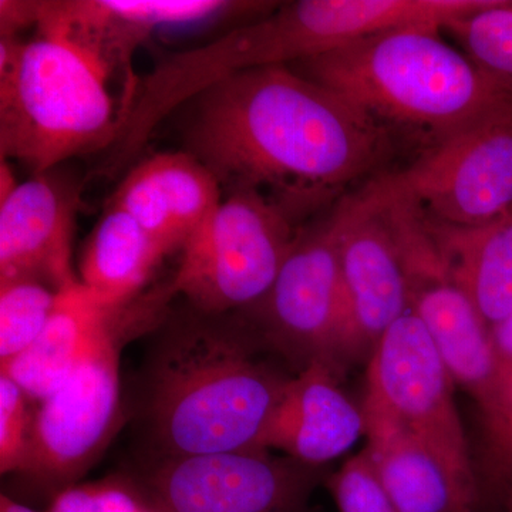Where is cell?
<instances>
[{
    "instance_id": "1",
    "label": "cell",
    "mask_w": 512,
    "mask_h": 512,
    "mask_svg": "<svg viewBox=\"0 0 512 512\" xmlns=\"http://www.w3.org/2000/svg\"><path fill=\"white\" fill-rule=\"evenodd\" d=\"M188 103L185 151L222 192H265L298 217L369 174L389 143L386 128L286 64L232 74Z\"/></svg>"
},
{
    "instance_id": "2",
    "label": "cell",
    "mask_w": 512,
    "mask_h": 512,
    "mask_svg": "<svg viewBox=\"0 0 512 512\" xmlns=\"http://www.w3.org/2000/svg\"><path fill=\"white\" fill-rule=\"evenodd\" d=\"M192 308V306H191ZM265 340L234 313L192 311L158 342L148 421L163 458L261 450L292 377L258 355Z\"/></svg>"
},
{
    "instance_id": "3",
    "label": "cell",
    "mask_w": 512,
    "mask_h": 512,
    "mask_svg": "<svg viewBox=\"0 0 512 512\" xmlns=\"http://www.w3.org/2000/svg\"><path fill=\"white\" fill-rule=\"evenodd\" d=\"M293 69L380 126L403 128L429 140L430 147L512 109L511 80L448 45L439 28L389 30L302 60Z\"/></svg>"
},
{
    "instance_id": "4",
    "label": "cell",
    "mask_w": 512,
    "mask_h": 512,
    "mask_svg": "<svg viewBox=\"0 0 512 512\" xmlns=\"http://www.w3.org/2000/svg\"><path fill=\"white\" fill-rule=\"evenodd\" d=\"M113 73L62 37L0 42V154L33 175L109 151L121 128Z\"/></svg>"
},
{
    "instance_id": "5",
    "label": "cell",
    "mask_w": 512,
    "mask_h": 512,
    "mask_svg": "<svg viewBox=\"0 0 512 512\" xmlns=\"http://www.w3.org/2000/svg\"><path fill=\"white\" fill-rule=\"evenodd\" d=\"M296 218L265 192H227L181 251L171 293L202 312L247 311L271 289L301 234Z\"/></svg>"
},
{
    "instance_id": "6",
    "label": "cell",
    "mask_w": 512,
    "mask_h": 512,
    "mask_svg": "<svg viewBox=\"0 0 512 512\" xmlns=\"http://www.w3.org/2000/svg\"><path fill=\"white\" fill-rule=\"evenodd\" d=\"M454 384L423 323L409 311L387 329L369 357L362 410L426 448L474 505L477 480Z\"/></svg>"
},
{
    "instance_id": "7",
    "label": "cell",
    "mask_w": 512,
    "mask_h": 512,
    "mask_svg": "<svg viewBox=\"0 0 512 512\" xmlns=\"http://www.w3.org/2000/svg\"><path fill=\"white\" fill-rule=\"evenodd\" d=\"M247 313L248 322L302 370L323 360L342 372L348 305L339 255V211L301 229L268 293Z\"/></svg>"
},
{
    "instance_id": "8",
    "label": "cell",
    "mask_w": 512,
    "mask_h": 512,
    "mask_svg": "<svg viewBox=\"0 0 512 512\" xmlns=\"http://www.w3.org/2000/svg\"><path fill=\"white\" fill-rule=\"evenodd\" d=\"M386 204L406 268L410 312L423 323L454 383L483 407L500 367L490 326L451 276L419 205L397 195Z\"/></svg>"
},
{
    "instance_id": "9",
    "label": "cell",
    "mask_w": 512,
    "mask_h": 512,
    "mask_svg": "<svg viewBox=\"0 0 512 512\" xmlns=\"http://www.w3.org/2000/svg\"><path fill=\"white\" fill-rule=\"evenodd\" d=\"M380 181L443 224L478 227L503 217L512 211V109L441 141Z\"/></svg>"
},
{
    "instance_id": "10",
    "label": "cell",
    "mask_w": 512,
    "mask_h": 512,
    "mask_svg": "<svg viewBox=\"0 0 512 512\" xmlns=\"http://www.w3.org/2000/svg\"><path fill=\"white\" fill-rule=\"evenodd\" d=\"M124 308V306H123ZM83 362L33 413L23 474L57 493L72 487L109 443L120 417V359L114 320Z\"/></svg>"
},
{
    "instance_id": "11",
    "label": "cell",
    "mask_w": 512,
    "mask_h": 512,
    "mask_svg": "<svg viewBox=\"0 0 512 512\" xmlns=\"http://www.w3.org/2000/svg\"><path fill=\"white\" fill-rule=\"evenodd\" d=\"M320 473L266 450L167 457L143 493L157 512H302Z\"/></svg>"
},
{
    "instance_id": "12",
    "label": "cell",
    "mask_w": 512,
    "mask_h": 512,
    "mask_svg": "<svg viewBox=\"0 0 512 512\" xmlns=\"http://www.w3.org/2000/svg\"><path fill=\"white\" fill-rule=\"evenodd\" d=\"M338 211L349 320L346 366L370 357L387 329L410 311L409 285L393 222L375 185L340 202Z\"/></svg>"
},
{
    "instance_id": "13",
    "label": "cell",
    "mask_w": 512,
    "mask_h": 512,
    "mask_svg": "<svg viewBox=\"0 0 512 512\" xmlns=\"http://www.w3.org/2000/svg\"><path fill=\"white\" fill-rule=\"evenodd\" d=\"M275 2L221 0H46L37 2L40 35L62 37L99 59L111 73L131 59L154 30L227 13L264 16Z\"/></svg>"
},
{
    "instance_id": "14",
    "label": "cell",
    "mask_w": 512,
    "mask_h": 512,
    "mask_svg": "<svg viewBox=\"0 0 512 512\" xmlns=\"http://www.w3.org/2000/svg\"><path fill=\"white\" fill-rule=\"evenodd\" d=\"M80 185L57 168L0 198V278H30L59 292L79 281L72 245Z\"/></svg>"
},
{
    "instance_id": "15",
    "label": "cell",
    "mask_w": 512,
    "mask_h": 512,
    "mask_svg": "<svg viewBox=\"0 0 512 512\" xmlns=\"http://www.w3.org/2000/svg\"><path fill=\"white\" fill-rule=\"evenodd\" d=\"M224 198L217 178L188 151L158 153L128 170L110 204L168 252L183 251Z\"/></svg>"
},
{
    "instance_id": "16",
    "label": "cell",
    "mask_w": 512,
    "mask_h": 512,
    "mask_svg": "<svg viewBox=\"0 0 512 512\" xmlns=\"http://www.w3.org/2000/svg\"><path fill=\"white\" fill-rule=\"evenodd\" d=\"M339 375L329 363L313 360L292 376L259 448L322 467L355 446L366 431L365 414L340 389Z\"/></svg>"
},
{
    "instance_id": "17",
    "label": "cell",
    "mask_w": 512,
    "mask_h": 512,
    "mask_svg": "<svg viewBox=\"0 0 512 512\" xmlns=\"http://www.w3.org/2000/svg\"><path fill=\"white\" fill-rule=\"evenodd\" d=\"M121 308L104 305L80 281L64 286L42 333L18 356L0 362V373L42 402L72 376Z\"/></svg>"
},
{
    "instance_id": "18",
    "label": "cell",
    "mask_w": 512,
    "mask_h": 512,
    "mask_svg": "<svg viewBox=\"0 0 512 512\" xmlns=\"http://www.w3.org/2000/svg\"><path fill=\"white\" fill-rule=\"evenodd\" d=\"M441 255L490 329L512 315V211L478 227L431 220Z\"/></svg>"
},
{
    "instance_id": "19",
    "label": "cell",
    "mask_w": 512,
    "mask_h": 512,
    "mask_svg": "<svg viewBox=\"0 0 512 512\" xmlns=\"http://www.w3.org/2000/svg\"><path fill=\"white\" fill-rule=\"evenodd\" d=\"M365 421L363 451L397 512L473 511L426 448L393 424L367 416Z\"/></svg>"
},
{
    "instance_id": "20",
    "label": "cell",
    "mask_w": 512,
    "mask_h": 512,
    "mask_svg": "<svg viewBox=\"0 0 512 512\" xmlns=\"http://www.w3.org/2000/svg\"><path fill=\"white\" fill-rule=\"evenodd\" d=\"M167 255L130 214L109 202L87 239L79 281L104 305L121 308L136 298Z\"/></svg>"
},
{
    "instance_id": "21",
    "label": "cell",
    "mask_w": 512,
    "mask_h": 512,
    "mask_svg": "<svg viewBox=\"0 0 512 512\" xmlns=\"http://www.w3.org/2000/svg\"><path fill=\"white\" fill-rule=\"evenodd\" d=\"M57 293L37 279L0 278V362L35 342L52 315Z\"/></svg>"
},
{
    "instance_id": "22",
    "label": "cell",
    "mask_w": 512,
    "mask_h": 512,
    "mask_svg": "<svg viewBox=\"0 0 512 512\" xmlns=\"http://www.w3.org/2000/svg\"><path fill=\"white\" fill-rule=\"evenodd\" d=\"M487 72L512 82V0H500L446 28Z\"/></svg>"
},
{
    "instance_id": "23",
    "label": "cell",
    "mask_w": 512,
    "mask_h": 512,
    "mask_svg": "<svg viewBox=\"0 0 512 512\" xmlns=\"http://www.w3.org/2000/svg\"><path fill=\"white\" fill-rule=\"evenodd\" d=\"M328 485L339 512H397L365 451L346 461Z\"/></svg>"
},
{
    "instance_id": "24",
    "label": "cell",
    "mask_w": 512,
    "mask_h": 512,
    "mask_svg": "<svg viewBox=\"0 0 512 512\" xmlns=\"http://www.w3.org/2000/svg\"><path fill=\"white\" fill-rule=\"evenodd\" d=\"M29 397L10 379L0 373V471L20 473L28 457L33 414Z\"/></svg>"
},
{
    "instance_id": "25",
    "label": "cell",
    "mask_w": 512,
    "mask_h": 512,
    "mask_svg": "<svg viewBox=\"0 0 512 512\" xmlns=\"http://www.w3.org/2000/svg\"><path fill=\"white\" fill-rule=\"evenodd\" d=\"M47 512H157L143 491L131 485L103 483L72 485L53 497Z\"/></svg>"
},
{
    "instance_id": "26",
    "label": "cell",
    "mask_w": 512,
    "mask_h": 512,
    "mask_svg": "<svg viewBox=\"0 0 512 512\" xmlns=\"http://www.w3.org/2000/svg\"><path fill=\"white\" fill-rule=\"evenodd\" d=\"M500 359L497 383L487 404L481 407L484 430L512 426V362Z\"/></svg>"
},
{
    "instance_id": "27",
    "label": "cell",
    "mask_w": 512,
    "mask_h": 512,
    "mask_svg": "<svg viewBox=\"0 0 512 512\" xmlns=\"http://www.w3.org/2000/svg\"><path fill=\"white\" fill-rule=\"evenodd\" d=\"M485 444L495 480L512 481V426L485 430Z\"/></svg>"
},
{
    "instance_id": "28",
    "label": "cell",
    "mask_w": 512,
    "mask_h": 512,
    "mask_svg": "<svg viewBox=\"0 0 512 512\" xmlns=\"http://www.w3.org/2000/svg\"><path fill=\"white\" fill-rule=\"evenodd\" d=\"M37 2H16L2 0L0 2V28L2 37H15L16 32L36 26Z\"/></svg>"
},
{
    "instance_id": "29",
    "label": "cell",
    "mask_w": 512,
    "mask_h": 512,
    "mask_svg": "<svg viewBox=\"0 0 512 512\" xmlns=\"http://www.w3.org/2000/svg\"><path fill=\"white\" fill-rule=\"evenodd\" d=\"M491 338L497 355L512 362V315L491 328Z\"/></svg>"
},
{
    "instance_id": "30",
    "label": "cell",
    "mask_w": 512,
    "mask_h": 512,
    "mask_svg": "<svg viewBox=\"0 0 512 512\" xmlns=\"http://www.w3.org/2000/svg\"><path fill=\"white\" fill-rule=\"evenodd\" d=\"M0 512H39L28 507V505L13 500L9 495H0Z\"/></svg>"
},
{
    "instance_id": "31",
    "label": "cell",
    "mask_w": 512,
    "mask_h": 512,
    "mask_svg": "<svg viewBox=\"0 0 512 512\" xmlns=\"http://www.w3.org/2000/svg\"><path fill=\"white\" fill-rule=\"evenodd\" d=\"M508 485H510V487H508V490H507L508 508H510V511L512 512V481Z\"/></svg>"
}]
</instances>
